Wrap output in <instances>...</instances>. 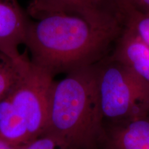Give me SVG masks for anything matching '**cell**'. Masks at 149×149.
Segmentation results:
<instances>
[{"instance_id": "cell-7", "label": "cell", "mask_w": 149, "mask_h": 149, "mask_svg": "<svg viewBox=\"0 0 149 149\" xmlns=\"http://www.w3.org/2000/svg\"><path fill=\"white\" fill-rule=\"evenodd\" d=\"M149 91V46L122 29L111 56Z\"/></svg>"}, {"instance_id": "cell-2", "label": "cell", "mask_w": 149, "mask_h": 149, "mask_svg": "<svg viewBox=\"0 0 149 149\" xmlns=\"http://www.w3.org/2000/svg\"><path fill=\"white\" fill-rule=\"evenodd\" d=\"M104 124L95 64L72 70L59 81L54 80L43 134L77 149H98Z\"/></svg>"}, {"instance_id": "cell-6", "label": "cell", "mask_w": 149, "mask_h": 149, "mask_svg": "<svg viewBox=\"0 0 149 149\" xmlns=\"http://www.w3.org/2000/svg\"><path fill=\"white\" fill-rule=\"evenodd\" d=\"M98 149H149V114L104 123Z\"/></svg>"}, {"instance_id": "cell-9", "label": "cell", "mask_w": 149, "mask_h": 149, "mask_svg": "<svg viewBox=\"0 0 149 149\" xmlns=\"http://www.w3.org/2000/svg\"><path fill=\"white\" fill-rule=\"evenodd\" d=\"M123 29L149 46V13L131 12L121 17Z\"/></svg>"}, {"instance_id": "cell-10", "label": "cell", "mask_w": 149, "mask_h": 149, "mask_svg": "<svg viewBox=\"0 0 149 149\" xmlns=\"http://www.w3.org/2000/svg\"><path fill=\"white\" fill-rule=\"evenodd\" d=\"M15 149H77L52 135L43 134L34 140Z\"/></svg>"}, {"instance_id": "cell-12", "label": "cell", "mask_w": 149, "mask_h": 149, "mask_svg": "<svg viewBox=\"0 0 149 149\" xmlns=\"http://www.w3.org/2000/svg\"><path fill=\"white\" fill-rule=\"evenodd\" d=\"M0 149H15L13 146L6 142L3 139H0Z\"/></svg>"}, {"instance_id": "cell-1", "label": "cell", "mask_w": 149, "mask_h": 149, "mask_svg": "<svg viewBox=\"0 0 149 149\" xmlns=\"http://www.w3.org/2000/svg\"><path fill=\"white\" fill-rule=\"evenodd\" d=\"M122 31L121 22L99 24L76 15L52 13L29 20L25 45L31 62L55 76L96 64Z\"/></svg>"}, {"instance_id": "cell-5", "label": "cell", "mask_w": 149, "mask_h": 149, "mask_svg": "<svg viewBox=\"0 0 149 149\" xmlns=\"http://www.w3.org/2000/svg\"><path fill=\"white\" fill-rule=\"evenodd\" d=\"M58 13L76 15L99 24L121 22L115 0H32L27 8V15L34 19Z\"/></svg>"}, {"instance_id": "cell-8", "label": "cell", "mask_w": 149, "mask_h": 149, "mask_svg": "<svg viewBox=\"0 0 149 149\" xmlns=\"http://www.w3.org/2000/svg\"><path fill=\"white\" fill-rule=\"evenodd\" d=\"M30 63L19 65L0 52V100L14 86Z\"/></svg>"}, {"instance_id": "cell-4", "label": "cell", "mask_w": 149, "mask_h": 149, "mask_svg": "<svg viewBox=\"0 0 149 149\" xmlns=\"http://www.w3.org/2000/svg\"><path fill=\"white\" fill-rule=\"evenodd\" d=\"M99 104L104 123L149 114V91L112 57L95 64Z\"/></svg>"}, {"instance_id": "cell-11", "label": "cell", "mask_w": 149, "mask_h": 149, "mask_svg": "<svg viewBox=\"0 0 149 149\" xmlns=\"http://www.w3.org/2000/svg\"><path fill=\"white\" fill-rule=\"evenodd\" d=\"M115 6L121 19L128 13H149V0H115Z\"/></svg>"}, {"instance_id": "cell-3", "label": "cell", "mask_w": 149, "mask_h": 149, "mask_svg": "<svg viewBox=\"0 0 149 149\" xmlns=\"http://www.w3.org/2000/svg\"><path fill=\"white\" fill-rule=\"evenodd\" d=\"M54 77L31 61L0 100V139L17 148L42 135Z\"/></svg>"}]
</instances>
